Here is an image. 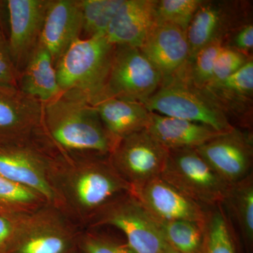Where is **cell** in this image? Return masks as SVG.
<instances>
[{
    "mask_svg": "<svg viewBox=\"0 0 253 253\" xmlns=\"http://www.w3.org/2000/svg\"><path fill=\"white\" fill-rule=\"evenodd\" d=\"M50 183L55 206L83 229L106 204L131 191L109 156L56 155Z\"/></svg>",
    "mask_w": 253,
    "mask_h": 253,
    "instance_id": "1",
    "label": "cell"
},
{
    "mask_svg": "<svg viewBox=\"0 0 253 253\" xmlns=\"http://www.w3.org/2000/svg\"><path fill=\"white\" fill-rule=\"evenodd\" d=\"M38 131L61 156H109L116 146L94 106L76 91H61L43 103Z\"/></svg>",
    "mask_w": 253,
    "mask_h": 253,
    "instance_id": "2",
    "label": "cell"
},
{
    "mask_svg": "<svg viewBox=\"0 0 253 253\" xmlns=\"http://www.w3.org/2000/svg\"><path fill=\"white\" fill-rule=\"evenodd\" d=\"M114 48L106 36L75 41L55 66L61 91L79 93L93 106L99 102L104 96Z\"/></svg>",
    "mask_w": 253,
    "mask_h": 253,
    "instance_id": "3",
    "label": "cell"
},
{
    "mask_svg": "<svg viewBox=\"0 0 253 253\" xmlns=\"http://www.w3.org/2000/svg\"><path fill=\"white\" fill-rule=\"evenodd\" d=\"M143 104L150 112L201 123L220 132L235 128L204 90L191 83L184 67L163 80L156 92Z\"/></svg>",
    "mask_w": 253,
    "mask_h": 253,
    "instance_id": "4",
    "label": "cell"
},
{
    "mask_svg": "<svg viewBox=\"0 0 253 253\" xmlns=\"http://www.w3.org/2000/svg\"><path fill=\"white\" fill-rule=\"evenodd\" d=\"M83 229L54 205L20 218L9 253H78Z\"/></svg>",
    "mask_w": 253,
    "mask_h": 253,
    "instance_id": "5",
    "label": "cell"
},
{
    "mask_svg": "<svg viewBox=\"0 0 253 253\" xmlns=\"http://www.w3.org/2000/svg\"><path fill=\"white\" fill-rule=\"evenodd\" d=\"M56 155L38 130L29 137L0 146V175L36 191L55 206L50 172Z\"/></svg>",
    "mask_w": 253,
    "mask_h": 253,
    "instance_id": "6",
    "label": "cell"
},
{
    "mask_svg": "<svg viewBox=\"0 0 253 253\" xmlns=\"http://www.w3.org/2000/svg\"><path fill=\"white\" fill-rule=\"evenodd\" d=\"M113 227L121 231L136 253H166L168 245L159 223L130 192L106 204L94 216L89 228Z\"/></svg>",
    "mask_w": 253,
    "mask_h": 253,
    "instance_id": "7",
    "label": "cell"
},
{
    "mask_svg": "<svg viewBox=\"0 0 253 253\" xmlns=\"http://www.w3.org/2000/svg\"><path fill=\"white\" fill-rule=\"evenodd\" d=\"M161 176L206 208L223 204L230 186L213 170L196 149L169 150Z\"/></svg>",
    "mask_w": 253,
    "mask_h": 253,
    "instance_id": "8",
    "label": "cell"
},
{
    "mask_svg": "<svg viewBox=\"0 0 253 253\" xmlns=\"http://www.w3.org/2000/svg\"><path fill=\"white\" fill-rule=\"evenodd\" d=\"M162 81L161 73L140 49L115 45L109 77L101 100L113 97L144 104L156 92Z\"/></svg>",
    "mask_w": 253,
    "mask_h": 253,
    "instance_id": "9",
    "label": "cell"
},
{
    "mask_svg": "<svg viewBox=\"0 0 253 253\" xmlns=\"http://www.w3.org/2000/svg\"><path fill=\"white\" fill-rule=\"evenodd\" d=\"M251 2L241 0H202L186 31L189 59L205 46L225 41L238 28L252 21Z\"/></svg>",
    "mask_w": 253,
    "mask_h": 253,
    "instance_id": "10",
    "label": "cell"
},
{
    "mask_svg": "<svg viewBox=\"0 0 253 253\" xmlns=\"http://www.w3.org/2000/svg\"><path fill=\"white\" fill-rule=\"evenodd\" d=\"M168 154L169 150L144 129L118 141L109 159L131 187L161 176Z\"/></svg>",
    "mask_w": 253,
    "mask_h": 253,
    "instance_id": "11",
    "label": "cell"
},
{
    "mask_svg": "<svg viewBox=\"0 0 253 253\" xmlns=\"http://www.w3.org/2000/svg\"><path fill=\"white\" fill-rule=\"evenodd\" d=\"M49 0L5 1L9 18L7 44L18 76L39 44Z\"/></svg>",
    "mask_w": 253,
    "mask_h": 253,
    "instance_id": "12",
    "label": "cell"
},
{
    "mask_svg": "<svg viewBox=\"0 0 253 253\" xmlns=\"http://www.w3.org/2000/svg\"><path fill=\"white\" fill-rule=\"evenodd\" d=\"M218 175L231 184L251 173L253 138L250 130L234 128L196 149Z\"/></svg>",
    "mask_w": 253,
    "mask_h": 253,
    "instance_id": "13",
    "label": "cell"
},
{
    "mask_svg": "<svg viewBox=\"0 0 253 253\" xmlns=\"http://www.w3.org/2000/svg\"><path fill=\"white\" fill-rule=\"evenodd\" d=\"M130 193L158 222L206 220L208 208L189 199L161 176L131 186Z\"/></svg>",
    "mask_w": 253,
    "mask_h": 253,
    "instance_id": "14",
    "label": "cell"
},
{
    "mask_svg": "<svg viewBox=\"0 0 253 253\" xmlns=\"http://www.w3.org/2000/svg\"><path fill=\"white\" fill-rule=\"evenodd\" d=\"M43 103L18 88L0 86V146L29 137L41 127Z\"/></svg>",
    "mask_w": 253,
    "mask_h": 253,
    "instance_id": "15",
    "label": "cell"
},
{
    "mask_svg": "<svg viewBox=\"0 0 253 253\" xmlns=\"http://www.w3.org/2000/svg\"><path fill=\"white\" fill-rule=\"evenodd\" d=\"M83 32L81 0H49L38 45L56 63Z\"/></svg>",
    "mask_w": 253,
    "mask_h": 253,
    "instance_id": "16",
    "label": "cell"
},
{
    "mask_svg": "<svg viewBox=\"0 0 253 253\" xmlns=\"http://www.w3.org/2000/svg\"><path fill=\"white\" fill-rule=\"evenodd\" d=\"M201 89L230 121L231 118H236L243 128L250 130L253 118V59L229 77L210 83Z\"/></svg>",
    "mask_w": 253,
    "mask_h": 253,
    "instance_id": "17",
    "label": "cell"
},
{
    "mask_svg": "<svg viewBox=\"0 0 253 253\" xmlns=\"http://www.w3.org/2000/svg\"><path fill=\"white\" fill-rule=\"evenodd\" d=\"M139 49L159 71L163 80L179 72L189 59L186 32L168 23H156Z\"/></svg>",
    "mask_w": 253,
    "mask_h": 253,
    "instance_id": "18",
    "label": "cell"
},
{
    "mask_svg": "<svg viewBox=\"0 0 253 253\" xmlns=\"http://www.w3.org/2000/svg\"><path fill=\"white\" fill-rule=\"evenodd\" d=\"M156 0H124L106 38L113 45L140 48L156 23Z\"/></svg>",
    "mask_w": 253,
    "mask_h": 253,
    "instance_id": "19",
    "label": "cell"
},
{
    "mask_svg": "<svg viewBox=\"0 0 253 253\" xmlns=\"http://www.w3.org/2000/svg\"><path fill=\"white\" fill-rule=\"evenodd\" d=\"M146 129L169 151L197 149L223 134L201 123L151 112Z\"/></svg>",
    "mask_w": 253,
    "mask_h": 253,
    "instance_id": "20",
    "label": "cell"
},
{
    "mask_svg": "<svg viewBox=\"0 0 253 253\" xmlns=\"http://www.w3.org/2000/svg\"><path fill=\"white\" fill-rule=\"evenodd\" d=\"M94 106L116 144L123 138L144 130L149 126L151 112L140 102L109 97Z\"/></svg>",
    "mask_w": 253,
    "mask_h": 253,
    "instance_id": "21",
    "label": "cell"
},
{
    "mask_svg": "<svg viewBox=\"0 0 253 253\" xmlns=\"http://www.w3.org/2000/svg\"><path fill=\"white\" fill-rule=\"evenodd\" d=\"M18 88L42 103L47 102L61 92L52 59L42 46H38L18 76Z\"/></svg>",
    "mask_w": 253,
    "mask_h": 253,
    "instance_id": "22",
    "label": "cell"
},
{
    "mask_svg": "<svg viewBox=\"0 0 253 253\" xmlns=\"http://www.w3.org/2000/svg\"><path fill=\"white\" fill-rule=\"evenodd\" d=\"M229 217H233L245 242H253V175L250 173L237 182L230 184L223 203Z\"/></svg>",
    "mask_w": 253,
    "mask_h": 253,
    "instance_id": "23",
    "label": "cell"
},
{
    "mask_svg": "<svg viewBox=\"0 0 253 253\" xmlns=\"http://www.w3.org/2000/svg\"><path fill=\"white\" fill-rule=\"evenodd\" d=\"M231 223L223 204L208 208L201 253H236Z\"/></svg>",
    "mask_w": 253,
    "mask_h": 253,
    "instance_id": "24",
    "label": "cell"
},
{
    "mask_svg": "<svg viewBox=\"0 0 253 253\" xmlns=\"http://www.w3.org/2000/svg\"><path fill=\"white\" fill-rule=\"evenodd\" d=\"M49 204L36 191L0 175V214L21 216Z\"/></svg>",
    "mask_w": 253,
    "mask_h": 253,
    "instance_id": "25",
    "label": "cell"
},
{
    "mask_svg": "<svg viewBox=\"0 0 253 253\" xmlns=\"http://www.w3.org/2000/svg\"><path fill=\"white\" fill-rule=\"evenodd\" d=\"M158 223L169 247L183 253H201L204 222L174 220Z\"/></svg>",
    "mask_w": 253,
    "mask_h": 253,
    "instance_id": "26",
    "label": "cell"
},
{
    "mask_svg": "<svg viewBox=\"0 0 253 253\" xmlns=\"http://www.w3.org/2000/svg\"><path fill=\"white\" fill-rule=\"evenodd\" d=\"M123 1L81 0L83 32L85 38L106 36L110 24Z\"/></svg>",
    "mask_w": 253,
    "mask_h": 253,
    "instance_id": "27",
    "label": "cell"
},
{
    "mask_svg": "<svg viewBox=\"0 0 253 253\" xmlns=\"http://www.w3.org/2000/svg\"><path fill=\"white\" fill-rule=\"evenodd\" d=\"M222 46L221 42L211 43L184 65L186 76L196 87L203 89L212 81L216 59Z\"/></svg>",
    "mask_w": 253,
    "mask_h": 253,
    "instance_id": "28",
    "label": "cell"
},
{
    "mask_svg": "<svg viewBox=\"0 0 253 253\" xmlns=\"http://www.w3.org/2000/svg\"><path fill=\"white\" fill-rule=\"evenodd\" d=\"M202 0H156L157 23H168L187 31Z\"/></svg>",
    "mask_w": 253,
    "mask_h": 253,
    "instance_id": "29",
    "label": "cell"
},
{
    "mask_svg": "<svg viewBox=\"0 0 253 253\" xmlns=\"http://www.w3.org/2000/svg\"><path fill=\"white\" fill-rule=\"evenodd\" d=\"M78 249L79 253H136L126 241L110 235L101 228L83 229Z\"/></svg>",
    "mask_w": 253,
    "mask_h": 253,
    "instance_id": "30",
    "label": "cell"
},
{
    "mask_svg": "<svg viewBox=\"0 0 253 253\" xmlns=\"http://www.w3.org/2000/svg\"><path fill=\"white\" fill-rule=\"evenodd\" d=\"M252 59L253 57H249L236 50L222 46L217 55L212 79L210 83H215L229 77Z\"/></svg>",
    "mask_w": 253,
    "mask_h": 253,
    "instance_id": "31",
    "label": "cell"
},
{
    "mask_svg": "<svg viewBox=\"0 0 253 253\" xmlns=\"http://www.w3.org/2000/svg\"><path fill=\"white\" fill-rule=\"evenodd\" d=\"M18 79L17 71L8 47L7 38L0 34V86L18 88Z\"/></svg>",
    "mask_w": 253,
    "mask_h": 253,
    "instance_id": "32",
    "label": "cell"
},
{
    "mask_svg": "<svg viewBox=\"0 0 253 253\" xmlns=\"http://www.w3.org/2000/svg\"><path fill=\"white\" fill-rule=\"evenodd\" d=\"M222 45L253 57V22L246 23L233 31L223 42Z\"/></svg>",
    "mask_w": 253,
    "mask_h": 253,
    "instance_id": "33",
    "label": "cell"
},
{
    "mask_svg": "<svg viewBox=\"0 0 253 253\" xmlns=\"http://www.w3.org/2000/svg\"><path fill=\"white\" fill-rule=\"evenodd\" d=\"M21 216L0 214V253H9Z\"/></svg>",
    "mask_w": 253,
    "mask_h": 253,
    "instance_id": "34",
    "label": "cell"
},
{
    "mask_svg": "<svg viewBox=\"0 0 253 253\" xmlns=\"http://www.w3.org/2000/svg\"><path fill=\"white\" fill-rule=\"evenodd\" d=\"M5 7V1H0V34L4 35V32L3 30L2 21H1V14H2V10Z\"/></svg>",
    "mask_w": 253,
    "mask_h": 253,
    "instance_id": "35",
    "label": "cell"
},
{
    "mask_svg": "<svg viewBox=\"0 0 253 253\" xmlns=\"http://www.w3.org/2000/svg\"><path fill=\"white\" fill-rule=\"evenodd\" d=\"M166 253H183L181 252H179V251H176V250L172 249V248L169 247L168 246L167 252Z\"/></svg>",
    "mask_w": 253,
    "mask_h": 253,
    "instance_id": "36",
    "label": "cell"
},
{
    "mask_svg": "<svg viewBox=\"0 0 253 253\" xmlns=\"http://www.w3.org/2000/svg\"></svg>",
    "mask_w": 253,
    "mask_h": 253,
    "instance_id": "37",
    "label": "cell"
}]
</instances>
